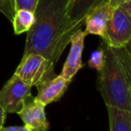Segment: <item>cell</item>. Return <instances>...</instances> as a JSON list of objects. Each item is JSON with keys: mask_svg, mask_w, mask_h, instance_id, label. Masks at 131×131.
Returning <instances> with one entry per match:
<instances>
[{"mask_svg": "<svg viewBox=\"0 0 131 131\" xmlns=\"http://www.w3.org/2000/svg\"><path fill=\"white\" fill-rule=\"evenodd\" d=\"M70 0H39L34 11L35 22L27 32L23 57L39 54L55 65L71 37L82 25L71 23L68 14Z\"/></svg>", "mask_w": 131, "mask_h": 131, "instance_id": "6da1fadb", "label": "cell"}, {"mask_svg": "<svg viewBox=\"0 0 131 131\" xmlns=\"http://www.w3.org/2000/svg\"><path fill=\"white\" fill-rule=\"evenodd\" d=\"M107 107L110 131H131V112Z\"/></svg>", "mask_w": 131, "mask_h": 131, "instance_id": "8fae6325", "label": "cell"}, {"mask_svg": "<svg viewBox=\"0 0 131 131\" xmlns=\"http://www.w3.org/2000/svg\"><path fill=\"white\" fill-rule=\"evenodd\" d=\"M107 0H70L68 14L71 23L83 25L86 16L99 5Z\"/></svg>", "mask_w": 131, "mask_h": 131, "instance_id": "30bf717a", "label": "cell"}, {"mask_svg": "<svg viewBox=\"0 0 131 131\" xmlns=\"http://www.w3.org/2000/svg\"><path fill=\"white\" fill-rule=\"evenodd\" d=\"M0 12L12 23L16 13L14 0H0Z\"/></svg>", "mask_w": 131, "mask_h": 131, "instance_id": "5bb4252c", "label": "cell"}, {"mask_svg": "<svg viewBox=\"0 0 131 131\" xmlns=\"http://www.w3.org/2000/svg\"><path fill=\"white\" fill-rule=\"evenodd\" d=\"M113 9L114 7L109 0L94 8L85 18V32L86 34H95L104 38Z\"/></svg>", "mask_w": 131, "mask_h": 131, "instance_id": "ba28073f", "label": "cell"}, {"mask_svg": "<svg viewBox=\"0 0 131 131\" xmlns=\"http://www.w3.org/2000/svg\"><path fill=\"white\" fill-rule=\"evenodd\" d=\"M86 35L88 34L85 31L79 29L71 37V42H70L71 49L60 75L66 80L71 82L72 78L78 73L79 70L83 67L82 53Z\"/></svg>", "mask_w": 131, "mask_h": 131, "instance_id": "52a82bcc", "label": "cell"}, {"mask_svg": "<svg viewBox=\"0 0 131 131\" xmlns=\"http://www.w3.org/2000/svg\"><path fill=\"white\" fill-rule=\"evenodd\" d=\"M6 112L3 109V107L0 104V129L4 127V123H5V118H6Z\"/></svg>", "mask_w": 131, "mask_h": 131, "instance_id": "e0dca14e", "label": "cell"}, {"mask_svg": "<svg viewBox=\"0 0 131 131\" xmlns=\"http://www.w3.org/2000/svg\"><path fill=\"white\" fill-rule=\"evenodd\" d=\"M131 0H109L110 4L112 5L113 7L118 6V5H121L124 3H128V2H130Z\"/></svg>", "mask_w": 131, "mask_h": 131, "instance_id": "ac0fdd59", "label": "cell"}, {"mask_svg": "<svg viewBox=\"0 0 131 131\" xmlns=\"http://www.w3.org/2000/svg\"><path fill=\"white\" fill-rule=\"evenodd\" d=\"M104 63V46H101L99 49H95L93 51L90 56L89 59L88 61V65L90 68H94V69L100 71L102 69Z\"/></svg>", "mask_w": 131, "mask_h": 131, "instance_id": "4fadbf2b", "label": "cell"}, {"mask_svg": "<svg viewBox=\"0 0 131 131\" xmlns=\"http://www.w3.org/2000/svg\"><path fill=\"white\" fill-rule=\"evenodd\" d=\"M14 75L30 86H38L42 81L56 75L54 65L39 54L23 57Z\"/></svg>", "mask_w": 131, "mask_h": 131, "instance_id": "3957f363", "label": "cell"}, {"mask_svg": "<svg viewBox=\"0 0 131 131\" xmlns=\"http://www.w3.org/2000/svg\"><path fill=\"white\" fill-rule=\"evenodd\" d=\"M121 6H122L127 12L128 13V14L131 16V1L128 2V3H124L122 5H121Z\"/></svg>", "mask_w": 131, "mask_h": 131, "instance_id": "d6986e66", "label": "cell"}, {"mask_svg": "<svg viewBox=\"0 0 131 131\" xmlns=\"http://www.w3.org/2000/svg\"><path fill=\"white\" fill-rule=\"evenodd\" d=\"M0 131H30L25 126L18 127V126H12V127H3Z\"/></svg>", "mask_w": 131, "mask_h": 131, "instance_id": "2e32d148", "label": "cell"}, {"mask_svg": "<svg viewBox=\"0 0 131 131\" xmlns=\"http://www.w3.org/2000/svg\"><path fill=\"white\" fill-rule=\"evenodd\" d=\"M32 86L14 75L0 91V104L6 113H18L31 96Z\"/></svg>", "mask_w": 131, "mask_h": 131, "instance_id": "5b68a950", "label": "cell"}, {"mask_svg": "<svg viewBox=\"0 0 131 131\" xmlns=\"http://www.w3.org/2000/svg\"><path fill=\"white\" fill-rule=\"evenodd\" d=\"M39 0H14V5H15V10H21L25 9L30 12L34 13L37 5Z\"/></svg>", "mask_w": 131, "mask_h": 131, "instance_id": "9a60e30c", "label": "cell"}, {"mask_svg": "<svg viewBox=\"0 0 131 131\" xmlns=\"http://www.w3.org/2000/svg\"><path fill=\"white\" fill-rule=\"evenodd\" d=\"M35 22L34 13L29 10L21 9L17 10L13 20V25L15 34H21L23 32H28L32 27Z\"/></svg>", "mask_w": 131, "mask_h": 131, "instance_id": "7c38bea8", "label": "cell"}, {"mask_svg": "<svg viewBox=\"0 0 131 131\" xmlns=\"http://www.w3.org/2000/svg\"><path fill=\"white\" fill-rule=\"evenodd\" d=\"M70 84L71 81L66 80L60 75L46 79L37 86L38 94L36 98L47 106L58 101L67 91Z\"/></svg>", "mask_w": 131, "mask_h": 131, "instance_id": "9c48e42d", "label": "cell"}, {"mask_svg": "<svg viewBox=\"0 0 131 131\" xmlns=\"http://www.w3.org/2000/svg\"><path fill=\"white\" fill-rule=\"evenodd\" d=\"M103 46L104 63L99 71L98 90L106 106L130 111L129 91L122 68L112 48Z\"/></svg>", "mask_w": 131, "mask_h": 131, "instance_id": "7a4b0ae2", "label": "cell"}, {"mask_svg": "<svg viewBox=\"0 0 131 131\" xmlns=\"http://www.w3.org/2000/svg\"><path fill=\"white\" fill-rule=\"evenodd\" d=\"M45 108L46 105L31 95L17 114L24 123V126L30 131H47L49 122L47 119Z\"/></svg>", "mask_w": 131, "mask_h": 131, "instance_id": "8992f818", "label": "cell"}, {"mask_svg": "<svg viewBox=\"0 0 131 131\" xmlns=\"http://www.w3.org/2000/svg\"><path fill=\"white\" fill-rule=\"evenodd\" d=\"M103 40L112 49L125 47L131 42V16L121 5L114 7Z\"/></svg>", "mask_w": 131, "mask_h": 131, "instance_id": "277c9868", "label": "cell"}]
</instances>
